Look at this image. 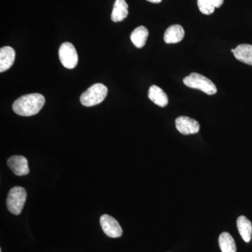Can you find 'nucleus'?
<instances>
[{
	"instance_id": "nucleus-1",
	"label": "nucleus",
	"mask_w": 252,
	"mask_h": 252,
	"mask_svg": "<svg viewBox=\"0 0 252 252\" xmlns=\"http://www.w3.org/2000/svg\"><path fill=\"white\" fill-rule=\"evenodd\" d=\"M45 104V97L39 94H25L13 104V110L22 117H31L38 114Z\"/></svg>"
},
{
	"instance_id": "nucleus-2",
	"label": "nucleus",
	"mask_w": 252,
	"mask_h": 252,
	"mask_svg": "<svg viewBox=\"0 0 252 252\" xmlns=\"http://www.w3.org/2000/svg\"><path fill=\"white\" fill-rule=\"evenodd\" d=\"M108 89L102 84L91 86L80 97V102L85 107H93L103 102L107 97Z\"/></svg>"
},
{
	"instance_id": "nucleus-3",
	"label": "nucleus",
	"mask_w": 252,
	"mask_h": 252,
	"mask_svg": "<svg viewBox=\"0 0 252 252\" xmlns=\"http://www.w3.org/2000/svg\"><path fill=\"white\" fill-rule=\"evenodd\" d=\"M183 82L188 87L203 91L209 95L217 93L215 84L208 78L198 73H191L184 79Z\"/></svg>"
},
{
	"instance_id": "nucleus-4",
	"label": "nucleus",
	"mask_w": 252,
	"mask_h": 252,
	"mask_svg": "<svg viewBox=\"0 0 252 252\" xmlns=\"http://www.w3.org/2000/svg\"><path fill=\"white\" fill-rule=\"evenodd\" d=\"M27 198L26 189L21 187H15L9 190L6 199L8 210L14 215L22 212Z\"/></svg>"
},
{
	"instance_id": "nucleus-5",
	"label": "nucleus",
	"mask_w": 252,
	"mask_h": 252,
	"mask_svg": "<svg viewBox=\"0 0 252 252\" xmlns=\"http://www.w3.org/2000/svg\"><path fill=\"white\" fill-rule=\"evenodd\" d=\"M59 59L64 67L74 69L77 65L78 54L75 47L71 43L65 42L60 47Z\"/></svg>"
},
{
	"instance_id": "nucleus-6",
	"label": "nucleus",
	"mask_w": 252,
	"mask_h": 252,
	"mask_svg": "<svg viewBox=\"0 0 252 252\" xmlns=\"http://www.w3.org/2000/svg\"><path fill=\"white\" fill-rule=\"evenodd\" d=\"M104 233L110 238H117L122 236L123 230L119 222L108 215H103L99 220Z\"/></svg>"
},
{
	"instance_id": "nucleus-7",
	"label": "nucleus",
	"mask_w": 252,
	"mask_h": 252,
	"mask_svg": "<svg viewBox=\"0 0 252 252\" xmlns=\"http://www.w3.org/2000/svg\"><path fill=\"white\" fill-rule=\"evenodd\" d=\"M176 127L182 135H188L198 133L200 124L195 119L188 117H180L175 120Z\"/></svg>"
},
{
	"instance_id": "nucleus-8",
	"label": "nucleus",
	"mask_w": 252,
	"mask_h": 252,
	"mask_svg": "<svg viewBox=\"0 0 252 252\" xmlns=\"http://www.w3.org/2000/svg\"><path fill=\"white\" fill-rule=\"evenodd\" d=\"M7 165L16 175H27L30 172L27 158L22 156H13L10 157L7 160Z\"/></svg>"
},
{
	"instance_id": "nucleus-9",
	"label": "nucleus",
	"mask_w": 252,
	"mask_h": 252,
	"mask_svg": "<svg viewBox=\"0 0 252 252\" xmlns=\"http://www.w3.org/2000/svg\"><path fill=\"white\" fill-rule=\"evenodd\" d=\"M16 52L11 46H4L0 49V72L8 70L14 64Z\"/></svg>"
},
{
	"instance_id": "nucleus-10",
	"label": "nucleus",
	"mask_w": 252,
	"mask_h": 252,
	"mask_svg": "<svg viewBox=\"0 0 252 252\" xmlns=\"http://www.w3.org/2000/svg\"><path fill=\"white\" fill-rule=\"evenodd\" d=\"M185 32L180 25H173L167 28L164 34V41L166 44L180 42L185 36Z\"/></svg>"
},
{
	"instance_id": "nucleus-11",
	"label": "nucleus",
	"mask_w": 252,
	"mask_h": 252,
	"mask_svg": "<svg viewBox=\"0 0 252 252\" xmlns=\"http://www.w3.org/2000/svg\"><path fill=\"white\" fill-rule=\"evenodd\" d=\"M231 52L234 54L235 59L240 62L252 65V45L251 44H240L235 49H232Z\"/></svg>"
},
{
	"instance_id": "nucleus-12",
	"label": "nucleus",
	"mask_w": 252,
	"mask_h": 252,
	"mask_svg": "<svg viewBox=\"0 0 252 252\" xmlns=\"http://www.w3.org/2000/svg\"><path fill=\"white\" fill-rule=\"evenodd\" d=\"M149 98L160 107H166L168 104V97L167 94L158 86L153 85L149 89Z\"/></svg>"
},
{
	"instance_id": "nucleus-13",
	"label": "nucleus",
	"mask_w": 252,
	"mask_h": 252,
	"mask_svg": "<svg viewBox=\"0 0 252 252\" xmlns=\"http://www.w3.org/2000/svg\"><path fill=\"white\" fill-rule=\"evenodd\" d=\"M127 9L128 5L126 3V0H116L111 15V19L113 22H121L124 21L128 15Z\"/></svg>"
},
{
	"instance_id": "nucleus-14",
	"label": "nucleus",
	"mask_w": 252,
	"mask_h": 252,
	"mask_svg": "<svg viewBox=\"0 0 252 252\" xmlns=\"http://www.w3.org/2000/svg\"><path fill=\"white\" fill-rule=\"evenodd\" d=\"M237 227L244 241L249 243L251 240L252 235L251 221L245 216L239 217L237 220Z\"/></svg>"
},
{
	"instance_id": "nucleus-15",
	"label": "nucleus",
	"mask_w": 252,
	"mask_h": 252,
	"mask_svg": "<svg viewBox=\"0 0 252 252\" xmlns=\"http://www.w3.org/2000/svg\"><path fill=\"white\" fill-rule=\"evenodd\" d=\"M149 36V31L144 26L135 28L130 34V39L138 49L144 47Z\"/></svg>"
},
{
	"instance_id": "nucleus-16",
	"label": "nucleus",
	"mask_w": 252,
	"mask_h": 252,
	"mask_svg": "<svg viewBox=\"0 0 252 252\" xmlns=\"http://www.w3.org/2000/svg\"><path fill=\"white\" fill-rule=\"evenodd\" d=\"M219 245L222 252H236L235 240L230 233L223 232L219 238Z\"/></svg>"
},
{
	"instance_id": "nucleus-17",
	"label": "nucleus",
	"mask_w": 252,
	"mask_h": 252,
	"mask_svg": "<svg viewBox=\"0 0 252 252\" xmlns=\"http://www.w3.org/2000/svg\"><path fill=\"white\" fill-rule=\"evenodd\" d=\"M224 0H198V6L203 14H213L216 8H220Z\"/></svg>"
},
{
	"instance_id": "nucleus-18",
	"label": "nucleus",
	"mask_w": 252,
	"mask_h": 252,
	"mask_svg": "<svg viewBox=\"0 0 252 252\" xmlns=\"http://www.w3.org/2000/svg\"><path fill=\"white\" fill-rule=\"evenodd\" d=\"M147 1H150L152 3H155V4H158V3L161 2L162 0H147Z\"/></svg>"
}]
</instances>
